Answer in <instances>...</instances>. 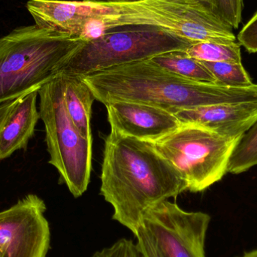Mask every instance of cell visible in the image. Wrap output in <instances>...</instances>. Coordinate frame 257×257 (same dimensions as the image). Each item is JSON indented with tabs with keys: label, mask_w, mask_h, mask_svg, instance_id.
Here are the masks:
<instances>
[{
	"label": "cell",
	"mask_w": 257,
	"mask_h": 257,
	"mask_svg": "<svg viewBox=\"0 0 257 257\" xmlns=\"http://www.w3.org/2000/svg\"><path fill=\"white\" fill-rule=\"evenodd\" d=\"M0 257H5L4 254H3V253L1 250H0Z\"/></svg>",
	"instance_id": "cell-25"
},
{
	"label": "cell",
	"mask_w": 257,
	"mask_h": 257,
	"mask_svg": "<svg viewBox=\"0 0 257 257\" xmlns=\"http://www.w3.org/2000/svg\"><path fill=\"white\" fill-rule=\"evenodd\" d=\"M181 124H193L228 138H241L257 120V102L217 104L173 113Z\"/></svg>",
	"instance_id": "cell-11"
},
{
	"label": "cell",
	"mask_w": 257,
	"mask_h": 257,
	"mask_svg": "<svg viewBox=\"0 0 257 257\" xmlns=\"http://www.w3.org/2000/svg\"><path fill=\"white\" fill-rule=\"evenodd\" d=\"M236 257H257V248L250 250V251L245 252L241 256Z\"/></svg>",
	"instance_id": "cell-24"
},
{
	"label": "cell",
	"mask_w": 257,
	"mask_h": 257,
	"mask_svg": "<svg viewBox=\"0 0 257 257\" xmlns=\"http://www.w3.org/2000/svg\"><path fill=\"white\" fill-rule=\"evenodd\" d=\"M27 10L39 27L84 41L114 29L148 27L193 42H236L232 29L219 21L200 0L118 3L30 0Z\"/></svg>",
	"instance_id": "cell-1"
},
{
	"label": "cell",
	"mask_w": 257,
	"mask_h": 257,
	"mask_svg": "<svg viewBox=\"0 0 257 257\" xmlns=\"http://www.w3.org/2000/svg\"><path fill=\"white\" fill-rule=\"evenodd\" d=\"M205 7L219 21L237 29L241 21L244 0H200Z\"/></svg>",
	"instance_id": "cell-18"
},
{
	"label": "cell",
	"mask_w": 257,
	"mask_h": 257,
	"mask_svg": "<svg viewBox=\"0 0 257 257\" xmlns=\"http://www.w3.org/2000/svg\"><path fill=\"white\" fill-rule=\"evenodd\" d=\"M93 257H143L137 243L121 238L110 247L96 252Z\"/></svg>",
	"instance_id": "cell-19"
},
{
	"label": "cell",
	"mask_w": 257,
	"mask_h": 257,
	"mask_svg": "<svg viewBox=\"0 0 257 257\" xmlns=\"http://www.w3.org/2000/svg\"><path fill=\"white\" fill-rule=\"evenodd\" d=\"M96 100L142 102L167 110L217 104L257 102V84L228 87L181 78L153 63L141 60L82 77Z\"/></svg>",
	"instance_id": "cell-3"
},
{
	"label": "cell",
	"mask_w": 257,
	"mask_h": 257,
	"mask_svg": "<svg viewBox=\"0 0 257 257\" xmlns=\"http://www.w3.org/2000/svg\"><path fill=\"white\" fill-rule=\"evenodd\" d=\"M65 105L73 123L87 139H92L90 119L95 97L82 77L60 73Z\"/></svg>",
	"instance_id": "cell-13"
},
{
	"label": "cell",
	"mask_w": 257,
	"mask_h": 257,
	"mask_svg": "<svg viewBox=\"0 0 257 257\" xmlns=\"http://www.w3.org/2000/svg\"><path fill=\"white\" fill-rule=\"evenodd\" d=\"M238 40L249 53L257 52V12L238 33Z\"/></svg>",
	"instance_id": "cell-21"
},
{
	"label": "cell",
	"mask_w": 257,
	"mask_h": 257,
	"mask_svg": "<svg viewBox=\"0 0 257 257\" xmlns=\"http://www.w3.org/2000/svg\"><path fill=\"white\" fill-rule=\"evenodd\" d=\"M195 42L148 27L109 30L84 43L60 67L59 74L84 77L133 62L150 60L175 51H186Z\"/></svg>",
	"instance_id": "cell-6"
},
{
	"label": "cell",
	"mask_w": 257,
	"mask_h": 257,
	"mask_svg": "<svg viewBox=\"0 0 257 257\" xmlns=\"http://www.w3.org/2000/svg\"><path fill=\"white\" fill-rule=\"evenodd\" d=\"M200 62L212 74L216 84L228 87H247L254 84L241 63Z\"/></svg>",
	"instance_id": "cell-17"
},
{
	"label": "cell",
	"mask_w": 257,
	"mask_h": 257,
	"mask_svg": "<svg viewBox=\"0 0 257 257\" xmlns=\"http://www.w3.org/2000/svg\"><path fill=\"white\" fill-rule=\"evenodd\" d=\"M39 89L20 98L16 106L0 130V160L9 158L15 151L25 149L34 136L40 118L37 108Z\"/></svg>",
	"instance_id": "cell-12"
},
{
	"label": "cell",
	"mask_w": 257,
	"mask_h": 257,
	"mask_svg": "<svg viewBox=\"0 0 257 257\" xmlns=\"http://www.w3.org/2000/svg\"><path fill=\"white\" fill-rule=\"evenodd\" d=\"M257 166V120L244 133L235 147L228 166V172L239 175Z\"/></svg>",
	"instance_id": "cell-16"
},
{
	"label": "cell",
	"mask_w": 257,
	"mask_h": 257,
	"mask_svg": "<svg viewBox=\"0 0 257 257\" xmlns=\"http://www.w3.org/2000/svg\"><path fill=\"white\" fill-rule=\"evenodd\" d=\"M241 138L225 137L202 126L181 124L151 143L179 172L187 190L199 193L227 173L231 156Z\"/></svg>",
	"instance_id": "cell-7"
},
{
	"label": "cell",
	"mask_w": 257,
	"mask_h": 257,
	"mask_svg": "<svg viewBox=\"0 0 257 257\" xmlns=\"http://www.w3.org/2000/svg\"><path fill=\"white\" fill-rule=\"evenodd\" d=\"M46 205L29 194L0 212V250L5 257H46L51 232Z\"/></svg>",
	"instance_id": "cell-9"
},
{
	"label": "cell",
	"mask_w": 257,
	"mask_h": 257,
	"mask_svg": "<svg viewBox=\"0 0 257 257\" xmlns=\"http://www.w3.org/2000/svg\"><path fill=\"white\" fill-rule=\"evenodd\" d=\"M211 216L186 211L165 201L144 216L142 226L154 237L165 257H206L205 239Z\"/></svg>",
	"instance_id": "cell-8"
},
{
	"label": "cell",
	"mask_w": 257,
	"mask_h": 257,
	"mask_svg": "<svg viewBox=\"0 0 257 257\" xmlns=\"http://www.w3.org/2000/svg\"><path fill=\"white\" fill-rule=\"evenodd\" d=\"M185 52L189 57L199 61L241 63V45L237 42L231 44L195 42Z\"/></svg>",
	"instance_id": "cell-15"
},
{
	"label": "cell",
	"mask_w": 257,
	"mask_h": 257,
	"mask_svg": "<svg viewBox=\"0 0 257 257\" xmlns=\"http://www.w3.org/2000/svg\"><path fill=\"white\" fill-rule=\"evenodd\" d=\"M39 114L45 128L50 164L75 198L88 187L93 139H87L72 121L65 105L60 74L39 90Z\"/></svg>",
	"instance_id": "cell-5"
},
{
	"label": "cell",
	"mask_w": 257,
	"mask_h": 257,
	"mask_svg": "<svg viewBox=\"0 0 257 257\" xmlns=\"http://www.w3.org/2000/svg\"><path fill=\"white\" fill-rule=\"evenodd\" d=\"M186 190L179 172L151 142L113 131L107 136L100 193L113 207V220L135 236L150 209Z\"/></svg>",
	"instance_id": "cell-2"
},
{
	"label": "cell",
	"mask_w": 257,
	"mask_h": 257,
	"mask_svg": "<svg viewBox=\"0 0 257 257\" xmlns=\"http://www.w3.org/2000/svg\"><path fill=\"white\" fill-rule=\"evenodd\" d=\"M111 131L154 142L181 126L175 114L142 102L111 101L105 105Z\"/></svg>",
	"instance_id": "cell-10"
},
{
	"label": "cell",
	"mask_w": 257,
	"mask_h": 257,
	"mask_svg": "<svg viewBox=\"0 0 257 257\" xmlns=\"http://www.w3.org/2000/svg\"><path fill=\"white\" fill-rule=\"evenodd\" d=\"M84 42L36 24L0 38V105L40 89Z\"/></svg>",
	"instance_id": "cell-4"
},
{
	"label": "cell",
	"mask_w": 257,
	"mask_h": 257,
	"mask_svg": "<svg viewBox=\"0 0 257 257\" xmlns=\"http://www.w3.org/2000/svg\"><path fill=\"white\" fill-rule=\"evenodd\" d=\"M86 2H90V3H132V2L142 1V0H84Z\"/></svg>",
	"instance_id": "cell-23"
},
{
	"label": "cell",
	"mask_w": 257,
	"mask_h": 257,
	"mask_svg": "<svg viewBox=\"0 0 257 257\" xmlns=\"http://www.w3.org/2000/svg\"><path fill=\"white\" fill-rule=\"evenodd\" d=\"M20 98L13 99V100L8 101V102L0 105V130L3 128L6 119L8 118L12 110L16 106Z\"/></svg>",
	"instance_id": "cell-22"
},
{
	"label": "cell",
	"mask_w": 257,
	"mask_h": 257,
	"mask_svg": "<svg viewBox=\"0 0 257 257\" xmlns=\"http://www.w3.org/2000/svg\"><path fill=\"white\" fill-rule=\"evenodd\" d=\"M135 237L143 257H165L154 237L144 226H142Z\"/></svg>",
	"instance_id": "cell-20"
},
{
	"label": "cell",
	"mask_w": 257,
	"mask_h": 257,
	"mask_svg": "<svg viewBox=\"0 0 257 257\" xmlns=\"http://www.w3.org/2000/svg\"><path fill=\"white\" fill-rule=\"evenodd\" d=\"M153 63L181 78L196 82L216 84V80L208 69L185 51L164 53L150 59Z\"/></svg>",
	"instance_id": "cell-14"
}]
</instances>
